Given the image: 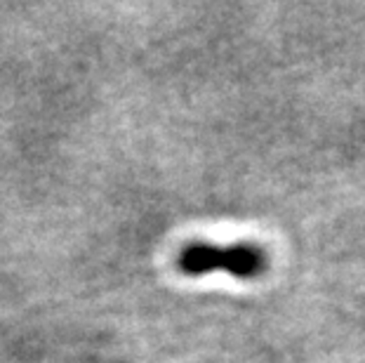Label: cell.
I'll return each mask as SVG.
<instances>
[{
    "label": "cell",
    "instance_id": "cell-1",
    "mask_svg": "<svg viewBox=\"0 0 365 363\" xmlns=\"http://www.w3.org/2000/svg\"><path fill=\"white\" fill-rule=\"evenodd\" d=\"M267 252L252 243H231L227 248L212 243H191L180 255V269L186 276L224 272L236 279H257L267 272Z\"/></svg>",
    "mask_w": 365,
    "mask_h": 363
}]
</instances>
